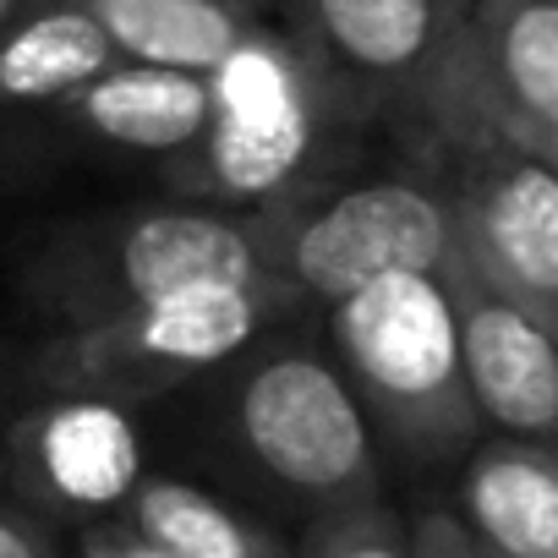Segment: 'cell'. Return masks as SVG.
Returning <instances> with one entry per match:
<instances>
[{"label": "cell", "mask_w": 558, "mask_h": 558, "mask_svg": "<svg viewBox=\"0 0 558 558\" xmlns=\"http://www.w3.org/2000/svg\"><path fill=\"white\" fill-rule=\"evenodd\" d=\"M335 367L373 438L411 465H449L487 433L460 367V329L444 274H384L329 302Z\"/></svg>", "instance_id": "cell-1"}, {"label": "cell", "mask_w": 558, "mask_h": 558, "mask_svg": "<svg viewBox=\"0 0 558 558\" xmlns=\"http://www.w3.org/2000/svg\"><path fill=\"white\" fill-rule=\"evenodd\" d=\"M208 132L175 154V192L214 203H279L313 175L329 143L362 110L313 61L302 34L252 23L241 45L208 72Z\"/></svg>", "instance_id": "cell-2"}, {"label": "cell", "mask_w": 558, "mask_h": 558, "mask_svg": "<svg viewBox=\"0 0 558 558\" xmlns=\"http://www.w3.org/2000/svg\"><path fill=\"white\" fill-rule=\"evenodd\" d=\"M302 296L286 279H252V286H192L99 324H77L39 345L34 378L56 395H94V400H154L175 384L208 373L214 362L235 356L257 340L274 318L296 313Z\"/></svg>", "instance_id": "cell-3"}, {"label": "cell", "mask_w": 558, "mask_h": 558, "mask_svg": "<svg viewBox=\"0 0 558 558\" xmlns=\"http://www.w3.org/2000/svg\"><path fill=\"white\" fill-rule=\"evenodd\" d=\"M252 279H274L257 208H143L105 230L72 235L39 263V291L66 329L192 286H252Z\"/></svg>", "instance_id": "cell-4"}, {"label": "cell", "mask_w": 558, "mask_h": 558, "mask_svg": "<svg viewBox=\"0 0 558 558\" xmlns=\"http://www.w3.org/2000/svg\"><path fill=\"white\" fill-rule=\"evenodd\" d=\"M268 274L296 296L340 302L384 274H438L454 252V208L444 181L384 175L324 197H279L257 208Z\"/></svg>", "instance_id": "cell-5"}, {"label": "cell", "mask_w": 558, "mask_h": 558, "mask_svg": "<svg viewBox=\"0 0 558 558\" xmlns=\"http://www.w3.org/2000/svg\"><path fill=\"white\" fill-rule=\"evenodd\" d=\"M230 411L246 460L313 514L384 493L378 438L335 362L313 351L263 356L241 373Z\"/></svg>", "instance_id": "cell-6"}, {"label": "cell", "mask_w": 558, "mask_h": 558, "mask_svg": "<svg viewBox=\"0 0 558 558\" xmlns=\"http://www.w3.org/2000/svg\"><path fill=\"white\" fill-rule=\"evenodd\" d=\"M449 154L454 252L558 335V170L498 132L465 137Z\"/></svg>", "instance_id": "cell-7"}, {"label": "cell", "mask_w": 558, "mask_h": 558, "mask_svg": "<svg viewBox=\"0 0 558 558\" xmlns=\"http://www.w3.org/2000/svg\"><path fill=\"white\" fill-rule=\"evenodd\" d=\"M471 0H296V34L335 88L373 116L389 99H422L465 39Z\"/></svg>", "instance_id": "cell-8"}, {"label": "cell", "mask_w": 558, "mask_h": 558, "mask_svg": "<svg viewBox=\"0 0 558 558\" xmlns=\"http://www.w3.org/2000/svg\"><path fill=\"white\" fill-rule=\"evenodd\" d=\"M438 274L454 302L460 367L482 427L558 444V335L536 313L493 291L460 252H449Z\"/></svg>", "instance_id": "cell-9"}, {"label": "cell", "mask_w": 558, "mask_h": 558, "mask_svg": "<svg viewBox=\"0 0 558 558\" xmlns=\"http://www.w3.org/2000/svg\"><path fill=\"white\" fill-rule=\"evenodd\" d=\"M12 471L28 498L66 520H110L143 482V444L116 400L61 395L12 427Z\"/></svg>", "instance_id": "cell-10"}, {"label": "cell", "mask_w": 558, "mask_h": 558, "mask_svg": "<svg viewBox=\"0 0 558 558\" xmlns=\"http://www.w3.org/2000/svg\"><path fill=\"white\" fill-rule=\"evenodd\" d=\"M454 514L482 553L558 558V444L482 433L460 460Z\"/></svg>", "instance_id": "cell-11"}, {"label": "cell", "mask_w": 558, "mask_h": 558, "mask_svg": "<svg viewBox=\"0 0 558 558\" xmlns=\"http://www.w3.org/2000/svg\"><path fill=\"white\" fill-rule=\"evenodd\" d=\"M61 116L77 121L99 143L175 159L208 132L214 94H208V72L116 61L94 83H83L72 99H61Z\"/></svg>", "instance_id": "cell-12"}, {"label": "cell", "mask_w": 558, "mask_h": 558, "mask_svg": "<svg viewBox=\"0 0 558 558\" xmlns=\"http://www.w3.org/2000/svg\"><path fill=\"white\" fill-rule=\"evenodd\" d=\"M116 61L77 0H34L0 28V105H61Z\"/></svg>", "instance_id": "cell-13"}, {"label": "cell", "mask_w": 558, "mask_h": 558, "mask_svg": "<svg viewBox=\"0 0 558 558\" xmlns=\"http://www.w3.org/2000/svg\"><path fill=\"white\" fill-rule=\"evenodd\" d=\"M121 61L214 72L257 23L241 0H77Z\"/></svg>", "instance_id": "cell-14"}, {"label": "cell", "mask_w": 558, "mask_h": 558, "mask_svg": "<svg viewBox=\"0 0 558 558\" xmlns=\"http://www.w3.org/2000/svg\"><path fill=\"white\" fill-rule=\"evenodd\" d=\"M121 520L170 558H296L268 525L175 476H143Z\"/></svg>", "instance_id": "cell-15"}, {"label": "cell", "mask_w": 558, "mask_h": 558, "mask_svg": "<svg viewBox=\"0 0 558 558\" xmlns=\"http://www.w3.org/2000/svg\"><path fill=\"white\" fill-rule=\"evenodd\" d=\"M296 558H411V525L395 514L384 493L335 504L307 520Z\"/></svg>", "instance_id": "cell-16"}, {"label": "cell", "mask_w": 558, "mask_h": 558, "mask_svg": "<svg viewBox=\"0 0 558 558\" xmlns=\"http://www.w3.org/2000/svg\"><path fill=\"white\" fill-rule=\"evenodd\" d=\"M411 558H476V542H471V531L460 525L454 509L427 504L411 520Z\"/></svg>", "instance_id": "cell-17"}, {"label": "cell", "mask_w": 558, "mask_h": 558, "mask_svg": "<svg viewBox=\"0 0 558 558\" xmlns=\"http://www.w3.org/2000/svg\"><path fill=\"white\" fill-rule=\"evenodd\" d=\"M77 558H170L165 547H154L137 525L126 520H94L77 542Z\"/></svg>", "instance_id": "cell-18"}, {"label": "cell", "mask_w": 558, "mask_h": 558, "mask_svg": "<svg viewBox=\"0 0 558 558\" xmlns=\"http://www.w3.org/2000/svg\"><path fill=\"white\" fill-rule=\"evenodd\" d=\"M0 558H61V547L34 514L0 504Z\"/></svg>", "instance_id": "cell-19"}, {"label": "cell", "mask_w": 558, "mask_h": 558, "mask_svg": "<svg viewBox=\"0 0 558 558\" xmlns=\"http://www.w3.org/2000/svg\"><path fill=\"white\" fill-rule=\"evenodd\" d=\"M28 7H34V0H0V28H7L17 12H28Z\"/></svg>", "instance_id": "cell-20"}, {"label": "cell", "mask_w": 558, "mask_h": 558, "mask_svg": "<svg viewBox=\"0 0 558 558\" xmlns=\"http://www.w3.org/2000/svg\"><path fill=\"white\" fill-rule=\"evenodd\" d=\"M542 159H547V165H553V170H558V148H553V154H542Z\"/></svg>", "instance_id": "cell-21"}, {"label": "cell", "mask_w": 558, "mask_h": 558, "mask_svg": "<svg viewBox=\"0 0 558 558\" xmlns=\"http://www.w3.org/2000/svg\"><path fill=\"white\" fill-rule=\"evenodd\" d=\"M476 558H498V553H482V547H476Z\"/></svg>", "instance_id": "cell-22"}, {"label": "cell", "mask_w": 558, "mask_h": 558, "mask_svg": "<svg viewBox=\"0 0 558 558\" xmlns=\"http://www.w3.org/2000/svg\"><path fill=\"white\" fill-rule=\"evenodd\" d=\"M241 7H252V12H257V0H241Z\"/></svg>", "instance_id": "cell-23"}]
</instances>
